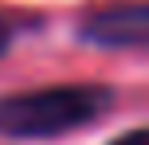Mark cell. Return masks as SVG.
<instances>
[{"instance_id":"cell-1","label":"cell","mask_w":149,"mask_h":145,"mask_svg":"<svg viewBox=\"0 0 149 145\" xmlns=\"http://www.w3.org/2000/svg\"><path fill=\"white\" fill-rule=\"evenodd\" d=\"M106 86H47V90L0 98V133L8 137H55L94 122L110 110Z\"/></svg>"},{"instance_id":"cell-3","label":"cell","mask_w":149,"mask_h":145,"mask_svg":"<svg viewBox=\"0 0 149 145\" xmlns=\"http://www.w3.org/2000/svg\"><path fill=\"white\" fill-rule=\"evenodd\" d=\"M114 145H149V130H137V133H126L122 141H114Z\"/></svg>"},{"instance_id":"cell-2","label":"cell","mask_w":149,"mask_h":145,"mask_svg":"<svg viewBox=\"0 0 149 145\" xmlns=\"http://www.w3.org/2000/svg\"><path fill=\"white\" fill-rule=\"evenodd\" d=\"M79 35L94 47H149V0H114L94 8Z\"/></svg>"},{"instance_id":"cell-4","label":"cell","mask_w":149,"mask_h":145,"mask_svg":"<svg viewBox=\"0 0 149 145\" xmlns=\"http://www.w3.org/2000/svg\"><path fill=\"white\" fill-rule=\"evenodd\" d=\"M8 47V28H4V20H0V51Z\"/></svg>"}]
</instances>
